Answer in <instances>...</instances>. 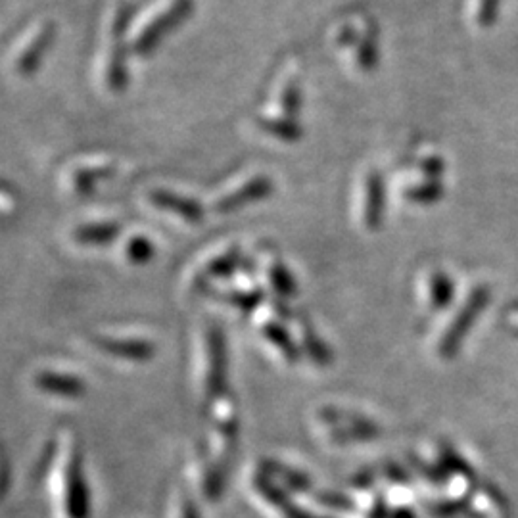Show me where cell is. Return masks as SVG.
<instances>
[{"label":"cell","mask_w":518,"mask_h":518,"mask_svg":"<svg viewBox=\"0 0 518 518\" xmlns=\"http://www.w3.org/2000/svg\"><path fill=\"white\" fill-rule=\"evenodd\" d=\"M148 202H150V206H154L162 212L173 213L192 225H198L204 221L202 206L189 196H183V194H177L171 190H154L148 194Z\"/></svg>","instance_id":"52a82bcc"},{"label":"cell","mask_w":518,"mask_h":518,"mask_svg":"<svg viewBox=\"0 0 518 518\" xmlns=\"http://www.w3.org/2000/svg\"><path fill=\"white\" fill-rule=\"evenodd\" d=\"M119 225L114 221L102 223H85L73 231V240L83 246H106L112 244L119 236Z\"/></svg>","instance_id":"7c38bea8"},{"label":"cell","mask_w":518,"mask_h":518,"mask_svg":"<svg viewBox=\"0 0 518 518\" xmlns=\"http://www.w3.org/2000/svg\"><path fill=\"white\" fill-rule=\"evenodd\" d=\"M131 20H133V6L127 4V2L119 4L118 8L114 10V14H112V20H110V35L116 41H119L121 37H125Z\"/></svg>","instance_id":"44dd1931"},{"label":"cell","mask_w":518,"mask_h":518,"mask_svg":"<svg viewBox=\"0 0 518 518\" xmlns=\"http://www.w3.org/2000/svg\"><path fill=\"white\" fill-rule=\"evenodd\" d=\"M194 12V0H169L154 16H150L129 41V52L135 56H150L164 43L165 37L179 25L185 24Z\"/></svg>","instance_id":"6da1fadb"},{"label":"cell","mask_w":518,"mask_h":518,"mask_svg":"<svg viewBox=\"0 0 518 518\" xmlns=\"http://www.w3.org/2000/svg\"><path fill=\"white\" fill-rule=\"evenodd\" d=\"M104 83L112 93H119L129 83V70H127V48L116 41L106 56L104 62Z\"/></svg>","instance_id":"8fae6325"},{"label":"cell","mask_w":518,"mask_h":518,"mask_svg":"<svg viewBox=\"0 0 518 518\" xmlns=\"http://www.w3.org/2000/svg\"><path fill=\"white\" fill-rule=\"evenodd\" d=\"M154 252H156V248L146 236H133L125 244V258L135 265L148 263L150 259L154 258Z\"/></svg>","instance_id":"ffe728a7"},{"label":"cell","mask_w":518,"mask_h":518,"mask_svg":"<svg viewBox=\"0 0 518 518\" xmlns=\"http://www.w3.org/2000/svg\"><path fill=\"white\" fill-rule=\"evenodd\" d=\"M114 169L110 165H85L71 173L70 185L77 194H91L96 185L108 177H112Z\"/></svg>","instance_id":"4fadbf2b"},{"label":"cell","mask_w":518,"mask_h":518,"mask_svg":"<svg viewBox=\"0 0 518 518\" xmlns=\"http://www.w3.org/2000/svg\"><path fill=\"white\" fill-rule=\"evenodd\" d=\"M495 8H497V0H480V8H478V20L490 24L494 18Z\"/></svg>","instance_id":"7402d4cb"},{"label":"cell","mask_w":518,"mask_h":518,"mask_svg":"<svg viewBox=\"0 0 518 518\" xmlns=\"http://www.w3.org/2000/svg\"><path fill=\"white\" fill-rule=\"evenodd\" d=\"M442 196V185L436 179H426L423 183L409 185L403 189V198L411 204H432Z\"/></svg>","instance_id":"d6986e66"},{"label":"cell","mask_w":518,"mask_h":518,"mask_svg":"<svg viewBox=\"0 0 518 518\" xmlns=\"http://www.w3.org/2000/svg\"><path fill=\"white\" fill-rule=\"evenodd\" d=\"M277 104H279V112L281 116L286 118H298V112L302 108V91L296 79H288L283 85V89L279 91L277 96Z\"/></svg>","instance_id":"ac0fdd59"},{"label":"cell","mask_w":518,"mask_h":518,"mask_svg":"<svg viewBox=\"0 0 518 518\" xmlns=\"http://www.w3.org/2000/svg\"><path fill=\"white\" fill-rule=\"evenodd\" d=\"M60 509L66 518H89V488L79 455L71 457L60 480Z\"/></svg>","instance_id":"3957f363"},{"label":"cell","mask_w":518,"mask_h":518,"mask_svg":"<svg viewBox=\"0 0 518 518\" xmlns=\"http://www.w3.org/2000/svg\"><path fill=\"white\" fill-rule=\"evenodd\" d=\"M386 210V189L378 171L367 173L363 181V196H361V221L367 229L375 231L382 223Z\"/></svg>","instance_id":"8992f818"},{"label":"cell","mask_w":518,"mask_h":518,"mask_svg":"<svg viewBox=\"0 0 518 518\" xmlns=\"http://www.w3.org/2000/svg\"><path fill=\"white\" fill-rule=\"evenodd\" d=\"M273 181L265 175H254L240 183L236 189L223 192L213 200V210L217 213H235L246 206L261 202L273 194Z\"/></svg>","instance_id":"277c9868"},{"label":"cell","mask_w":518,"mask_h":518,"mask_svg":"<svg viewBox=\"0 0 518 518\" xmlns=\"http://www.w3.org/2000/svg\"><path fill=\"white\" fill-rule=\"evenodd\" d=\"M240 267V252L236 248H229L227 252L210 259L204 267L206 279H225L231 277Z\"/></svg>","instance_id":"2e32d148"},{"label":"cell","mask_w":518,"mask_h":518,"mask_svg":"<svg viewBox=\"0 0 518 518\" xmlns=\"http://www.w3.org/2000/svg\"><path fill=\"white\" fill-rule=\"evenodd\" d=\"M35 386L56 398H81L85 394V382L79 377L66 375V373H54V371H43L35 378Z\"/></svg>","instance_id":"30bf717a"},{"label":"cell","mask_w":518,"mask_h":518,"mask_svg":"<svg viewBox=\"0 0 518 518\" xmlns=\"http://www.w3.org/2000/svg\"><path fill=\"white\" fill-rule=\"evenodd\" d=\"M56 37V27L50 22L39 25L33 33V37H29L24 43V47L20 48L16 60H14V70L22 77H29L35 71L41 68L48 50L54 43Z\"/></svg>","instance_id":"5b68a950"},{"label":"cell","mask_w":518,"mask_h":518,"mask_svg":"<svg viewBox=\"0 0 518 518\" xmlns=\"http://www.w3.org/2000/svg\"><path fill=\"white\" fill-rule=\"evenodd\" d=\"M424 306L430 313H444L453 306L455 286L451 283L448 273L436 269L430 271L424 279Z\"/></svg>","instance_id":"ba28073f"},{"label":"cell","mask_w":518,"mask_h":518,"mask_svg":"<svg viewBox=\"0 0 518 518\" xmlns=\"http://www.w3.org/2000/svg\"><path fill=\"white\" fill-rule=\"evenodd\" d=\"M267 281L269 286L283 298H290L296 292V281L294 275L288 271V267L284 265L283 261L273 259L267 267Z\"/></svg>","instance_id":"9a60e30c"},{"label":"cell","mask_w":518,"mask_h":518,"mask_svg":"<svg viewBox=\"0 0 518 518\" xmlns=\"http://www.w3.org/2000/svg\"><path fill=\"white\" fill-rule=\"evenodd\" d=\"M486 300H488V290L484 286H474L467 292L461 304L451 306L453 311H446L449 313L448 321H446V327L438 332L436 348H434V352L442 361H449L455 357L465 336L472 329V323L476 321L480 309L486 304Z\"/></svg>","instance_id":"7a4b0ae2"},{"label":"cell","mask_w":518,"mask_h":518,"mask_svg":"<svg viewBox=\"0 0 518 518\" xmlns=\"http://www.w3.org/2000/svg\"><path fill=\"white\" fill-rule=\"evenodd\" d=\"M259 129L277 141L296 142L302 137V127L298 119L286 118L281 114L259 119Z\"/></svg>","instance_id":"5bb4252c"},{"label":"cell","mask_w":518,"mask_h":518,"mask_svg":"<svg viewBox=\"0 0 518 518\" xmlns=\"http://www.w3.org/2000/svg\"><path fill=\"white\" fill-rule=\"evenodd\" d=\"M355 66L361 71L375 70L378 62L377 39L373 33H365L361 39L355 41Z\"/></svg>","instance_id":"e0dca14e"},{"label":"cell","mask_w":518,"mask_h":518,"mask_svg":"<svg viewBox=\"0 0 518 518\" xmlns=\"http://www.w3.org/2000/svg\"><path fill=\"white\" fill-rule=\"evenodd\" d=\"M96 348L104 354L116 355L119 359L125 361H135L142 363L152 359L154 355V346L146 340H137V338H96Z\"/></svg>","instance_id":"9c48e42d"}]
</instances>
